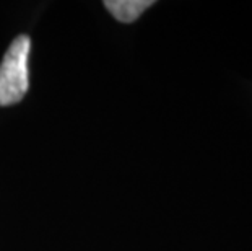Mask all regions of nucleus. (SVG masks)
<instances>
[{
    "instance_id": "f257e3e1",
    "label": "nucleus",
    "mask_w": 252,
    "mask_h": 251,
    "mask_svg": "<svg viewBox=\"0 0 252 251\" xmlns=\"http://www.w3.org/2000/svg\"><path fill=\"white\" fill-rule=\"evenodd\" d=\"M30 49V36L20 35L5 52L3 61L0 64V106L20 103L28 92Z\"/></svg>"
},
{
    "instance_id": "f03ea898",
    "label": "nucleus",
    "mask_w": 252,
    "mask_h": 251,
    "mask_svg": "<svg viewBox=\"0 0 252 251\" xmlns=\"http://www.w3.org/2000/svg\"><path fill=\"white\" fill-rule=\"evenodd\" d=\"M153 3V0H106L104 7L121 23H133Z\"/></svg>"
}]
</instances>
